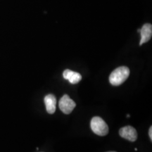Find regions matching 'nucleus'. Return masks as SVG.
Here are the masks:
<instances>
[{
    "label": "nucleus",
    "mask_w": 152,
    "mask_h": 152,
    "mask_svg": "<svg viewBox=\"0 0 152 152\" xmlns=\"http://www.w3.org/2000/svg\"><path fill=\"white\" fill-rule=\"evenodd\" d=\"M140 35H141V39L140 42V45L147 42L151 39L152 36V26L150 23H145L142 26L141 29H140Z\"/></svg>",
    "instance_id": "obj_5"
},
{
    "label": "nucleus",
    "mask_w": 152,
    "mask_h": 152,
    "mask_svg": "<svg viewBox=\"0 0 152 152\" xmlns=\"http://www.w3.org/2000/svg\"><path fill=\"white\" fill-rule=\"evenodd\" d=\"M63 77L67 80L71 84H77L82 80V75L79 73L73 71L71 70L66 69L63 73Z\"/></svg>",
    "instance_id": "obj_6"
},
{
    "label": "nucleus",
    "mask_w": 152,
    "mask_h": 152,
    "mask_svg": "<svg viewBox=\"0 0 152 152\" xmlns=\"http://www.w3.org/2000/svg\"><path fill=\"white\" fill-rule=\"evenodd\" d=\"M119 134L121 137L130 142L136 141L137 139V132L135 128L130 126V125L125 126L121 128L119 130Z\"/></svg>",
    "instance_id": "obj_4"
},
{
    "label": "nucleus",
    "mask_w": 152,
    "mask_h": 152,
    "mask_svg": "<svg viewBox=\"0 0 152 152\" xmlns=\"http://www.w3.org/2000/svg\"><path fill=\"white\" fill-rule=\"evenodd\" d=\"M45 104L46 106V110L49 114H53L56 111V99L54 95L48 94L45 97Z\"/></svg>",
    "instance_id": "obj_7"
},
{
    "label": "nucleus",
    "mask_w": 152,
    "mask_h": 152,
    "mask_svg": "<svg viewBox=\"0 0 152 152\" xmlns=\"http://www.w3.org/2000/svg\"><path fill=\"white\" fill-rule=\"evenodd\" d=\"M59 109L63 113L65 114H70L76 106V104L67 94L64 95L58 103Z\"/></svg>",
    "instance_id": "obj_3"
},
{
    "label": "nucleus",
    "mask_w": 152,
    "mask_h": 152,
    "mask_svg": "<svg viewBox=\"0 0 152 152\" xmlns=\"http://www.w3.org/2000/svg\"><path fill=\"white\" fill-rule=\"evenodd\" d=\"M108 152H115V151H108Z\"/></svg>",
    "instance_id": "obj_9"
},
{
    "label": "nucleus",
    "mask_w": 152,
    "mask_h": 152,
    "mask_svg": "<svg viewBox=\"0 0 152 152\" xmlns=\"http://www.w3.org/2000/svg\"><path fill=\"white\" fill-rule=\"evenodd\" d=\"M149 138L150 140H151V141L152 140V127L151 126L149 128Z\"/></svg>",
    "instance_id": "obj_8"
},
{
    "label": "nucleus",
    "mask_w": 152,
    "mask_h": 152,
    "mask_svg": "<svg viewBox=\"0 0 152 152\" xmlns=\"http://www.w3.org/2000/svg\"><path fill=\"white\" fill-rule=\"evenodd\" d=\"M90 127L93 132L99 136H105L109 133V127L102 118L95 116L91 120Z\"/></svg>",
    "instance_id": "obj_2"
},
{
    "label": "nucleus",
    "mask_w": 152,
    "mask_h": 152,
    "mask_svg": "<svg viewBox=\"0 0 152 152\" xmlns=\"http://www.w3.org/2000/svg\"><path fill=\"white\" fill-rule=\"evenodd\" d=\"M130 75V69L126 66H121L115 68L109 76V82L113 86H118L128 79Z\"/></svg>",
    "instance_id": "obj_1"
}]
</instances>
